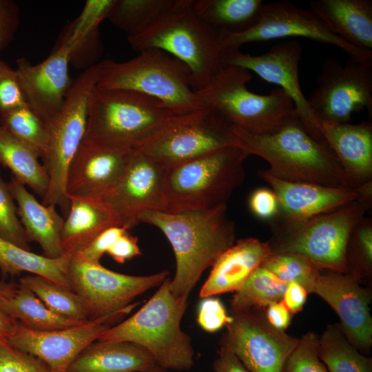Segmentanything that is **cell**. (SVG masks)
Segmentation results:
<instances>
[{"label": "cell", "instance_id": "obj_37", "mask_svg": "<svg viewBox=\"0 0 372 372\" xmlns=\"http://www.w3.org/2000/svg\"><path fill=\"white\" fill-rule=\"evenodd\" d=\"M176 0H116L108 20L128 36L141 33L168 12Z\"/></svg>", "mask_w": 372, "mask_h": 372}, {"label": "cell", "instance_id": "obj_31", "mask_svg": "<svg viewBox=\"0 0 372 372\" xmlns=\"http://www.w3.org/2000/svg\"><path fill=\"white\" fill-rule=\"evenodd\" d=\"M71 258L64 255L58 258H50L0 237V271L3 277L14 276L25 271L72 290L68 273Z\"/></svg>", "mask_w": 372, "mask_h": 372}, {"label": "cell", "instance_id": "obj_1", "mask_svg": "<svg viewBox=\"0 0 372 372\" xmlns=\"http://www.w3.org/2000/svg\"><path fill=\"white\" fill-rule=\"evenodd\" d=\"M140 220L159 229L172 245L176 272L170 287L177 298L187 300L202 273L235 243L227 205L208 211H147Z\"/></svg>", "mask_w": 372, "mask_h": 372}, {"label": "cell", "instance_id": "obj_6", "mask_svg": "<svg viewBox=\"0 0 372 372\" xmlns=\"http://www.w3.org/2000/svg\"><path fill=\"white\" fill-rule=\"evenodd\" d=\"M194 0H176L174 6L149 28L127 37L138 52L161 50L189 69L194 90L205 85L222 67L218 33L195 12Z\"/></svg>", "mask_w": 372, "mask_h": 372}, {"label": "cell", "instance_id": "obj_53", "mask_svg": "<svg viewBox=\"0 0 372 372\" xmlns=\"http://www.w3.org/2000/svg\"><path fill=\"white\" fill-rule=\"evenodd\" d=\"M17 322L0 310V338L6 339L11 335L16 329Z\"/></svg>", "mask_w": 372, "mask_h": 372}, {"label": "cell", "instance_id": "obj_33", "mask_svg": "<svg viewBox=\"0 0 372 372\" xmlns=\"http://www.w3.org/2000/svg\"><path fill=\"white\" fill-rule=\"evenodd\" d=\"M39 158L36 152L0 125V164L43 198L48 190L49 176Z\"/></svg>", "mask_w": 372, "mask_h": 372}, {"label": "cell", "instance_id": "obj_27", "mask_svg": "<svg viewBox=\"0 0 372 372\" xmlns=\"http://www.w3.org/2000/svg\"><path fill=\"white\" fill-rule=\"evenodd\" d=\"M68 198L69 211L64 218L61 231L64 255L72 257L87 247L105 229L121 226L100 198Z\"/></svg>", "mask_w": 372, "mask_h": 372}, {"label": "cell", "instance_id": "obj_35", "mask_svg": "<svg viewBox=\"0 0 372 372\" xmlns=\"http://www.w3.org/2000/svg\"><path fill=\"white\" fill-rule=\"evenodd\" d=\"M287 283L262 266L258 267L231 300L232 312L262 310L282 300Z\"/></svg>", "mask_w": 372, "mask_h": 372}, {"label": "cell", "instance_id": "obj_45", "mask_svg": "<svg viewBox=\"0 0 372 372\" xmlns=\"http://www.w3.org/2000/svg\"><path fill=\"white\" fill-rule=\"evenodd\" d=\"M231 318L228 316L223 303L213 296L203 298L197 313V322L202 329L214 333L228 324Z\"/></svg>", "mask_w": 372, "mask_h": 372}, {"label": "cell", "instance_id": "obj_28", "mask_svg": "<svg viewBox=\"0 0 372 372\" xmlns=\"http://www.w3.org/2000/svg\"><path fill=\"white\" fill-rule=\"evenodd\" d=\"M154 364L152 355L139 345L98 340L79 354L68 372H136Z\"/></svg>", "mask_w": 372, "mask_h": 372}, {"label": "cell", "instance_id": "obj_32", "mask_svg": "<svg viewBox=\"0 0 372 372\" xmlns=\"http://www.w3.org/2000/svg\"><path fill=\"white\" fill-rule=\"evenodd\" d=\"M262 0H194L196 14L217 32L240 33L259 21Z\"/></svg>", "mask_w": 372, "mask_h": 372}, {"label": "cell", "instance_id": "obj_19", "mask_svg": "<svg viewBox=\"0 0 372 372\" xmlns=\"http://www.w3.org/2000/svg\"><path fill=\"white\" fill-rule=\"evenodd\" d=\"M258 174L271 186L278 200V214L270 220L273 236L288 233L314 216L355 200L372 184L359 188L329 187L282 180L265 169Z\"/></svg>", "mask_w": 372, "mask_h": 372}, {"label": "cell", "instance_id": "obj_47", "mask_svg": "<svg viewBox=\"0 0 372 372\" xmlns=\"http://www.w3.org/2000/svg\"><path fill=\"white\" fill-rule=\"evenodd\" d=\"M19 10L10 0H0V52L13 39L19 25Z\"/></svg>", "mask_w": 372, "mask_h": 372}, {"label": "cell", "instance_id": "obj_16", "mask_svg": "<svg viewBox=\"0 0 372 372\" xmlns=\"http://www.w3.org/2000/svg\"><path fill=\"white\" fill-rule=\"evenodd\" d=\"M167 169L136 149L117 182L100 198L120 225L130 230L147 211H165V180Z\"/></svg>", "mask_w": 372, "mask_h": 372}, {"label": "cell", "instance_id": "obj_4", "mask_svg": "<svg viewBox=\"0 0 372 372\" xmlns=\"http://www.w3.org/2000/svg\"><path fill=\"white\" fill-rule=\"evenodd\" d=\"M168 277L134 314L107 329L99 340L127 342L145 349L156 364L167 370L187 371L194 364L190 337L180 323L187 300L172 292Z\"/></svg>", "mask_w": 372, "mask_h": 372}, {"label": "cell", "instance_id": "obj_12", "mask_svg": "<svg viewBox=\"0 0 372 372\" xmlns=\"http://www.w3.org/2000/svg\"><path fill=\"white\" fill-rule=\"evenodd\" d=\"M217 33L221 50L240 48L251 42L296 37L338 47L358 61H372V50L349 44L333 34L309 8H300L289 1L264 3L259 21L247 31Z\"/></svg>", "mask_w": 372, "mask_h": 372}, {"label": "cell", "instance_id": "obj_36", "mask_svg": "<svg viewBox=\"0 0 372 372\" xmlns=\"http://www.w3.org/2000/svg\"><path fill=\"white\" fill-rule=\"evenodd\" d=\"M18 283L33 292L55 313L77 320H89L83 300L74 291L37 275L22 276Z\"/></svg>", "mask_w": 372, "mask_h": 372}, {"label": "cell", "instance_id": "obj_50", "mask_svg": "<svg viewBox=\"0 0 372 372\" xmlns=\"http://www.w3.org/2000/svg\"><path fill=\"white\" fill-rule=\"evenodd\" d=\"M214 372H251L240 360L225 345L221 344L213 364Z\"/></svg>", "mask_w": 372, "mask_h": 372}, {"label": "cell", "instance_id": "obj_21", "mask_svg": "<svg viewBox=\"0 0 372 372\" xmlns=\"http://www.w3.org/2000/svg\"><path fill=\"white\" fill-rule=\"evenodd\" d=\"M70 48L55 45L51 54L39 64L24 58L16 61V72L27 103L48 123L61 110L72 85L68 73Z\"/></svg>", "mask_w": 372, "mask_h": 372}, {"label": "cell", "instance_id": "obj_5", "mask_svg": "<svg viewBox=\"0 0 372 372\" xmlns=\"http://www.w3.org/2000/svg\"><path fill=\"white\" fill-rule=\"evenodd\" d=\"M248 154L227 147L167 169L165 211H208L226 205L243 183Z\"/></svg>", "mask_w": 372, "mask_h": 372}, {"label": "cell", "instance_id": "obj_25", "mask_svg": "<svg viewBox=\"0 0 372 372\" xmlns=\"http://www.w3.org/2000/svg\"><path fill=\"white\" fill-rule=\"evenodd\" d=\"M16 201L17 215L23 227L28 242H37L43 256L58 258L64 256L61 231L64 218L58 214L56 206L40 203L25 185L13 176L8 183Z\"/></svg>", "mask_w": 372, "mask_h": 372}, {"label": "cell", "instance_id": "obj_22", "mask_svg": "<svg viewBox=\"0 0 372 372\" xmlns=\"http://www.w3.org/2000/svg\"><path fill=\"white\" fill-rule=\"evenodd\" d=\"M135 151L83 140L68 172V197L101 198L121 176Z\"/></svg>", "mask_w": 372, "mask_h": 372}, {"label": "cell", "instance_id": "obj_40", "mask_svg": "<svg viewBox=\"0 0 372 372\" xmlns=\"http://www.w3.org/2000/svg\"><path fill=\"white\" fill-rule=\"evenodd\" d=\"M9 185L0 175V237L30 250Z\"/></svg>", "mask_w": 372, "mask_h": 372}, {"label": "cell", "instance_id": "obj_7", "mask_svg": "<svg viewBox=\"0 0 372 372\" xmlns=\"http://www.w3.org/2000/svg\"><path fill=\"white\" fill-rule=\"evenodd\" d=\"M99 65L98 87L137 92L183 114L207 107L192 86L188 67L161 50L146 49L124 62L105 59Z\"/></svg>", "mask_w": 372, "mask_h": 372}, {"label": "cell", "instance_id": "obj_39", "mask_svg": "<svg viewBox=\"0 0 372 372\" xmlns=\"http://www.w3.org/2000/svg\"><path fill=\"white\" fill-rule=\"evenodd\" d=\"M282 281L296 282L309 293L322 271L307 258L293 253H273L261 265Z\"/></svg>", "mask_w": 372, "mask_h": 372}, {"label": "cell", "instance_id": "obj_15", "mask_svg": "<svg viewBox=\"0 0 372 372\" xmlns=\"http://www.w3.org/2000/svg\"><path fill=\"white\" fill-rule=\"evenodd\" d=\"M221 344L251 372H282L299 339L269 324L262 310L232 312Z\"/></svg>", "mask_w": 372, "mask_h": 372}, {"label": "cell", "instance_id": "obj_13", "mask_svg": "<svg viewBox=\"0 0 372 372\" xmlns=\"http://www.w3.org/2000/svg\"><path fill=\"white\" fill-rule=\"evenodd\" d=\"M318 86L307 99L318 122L347 123L352 115L366 109L372 114V61L349 57L344 65L325 59L316 78Z\"/></svg>", "mask_w": 372, "mask_h": 372}, {"label": "cell", "instance_id": "obj_30", "mask_svg": "<svg viewBox=\"0 0 372 372\" xmlns=\"http://www.w3.org/2000/svg\"><path fill=\"white\" fill-rule=\"evenodd\" d=\"M0 310L23 326L36 331L66 329L87 321L68 318L50 310L30 290L19 283L0 297Z\"/></svg>", "mask_w": 372, "mask_h": 372}, {"label": "cell", "instance_id": "obj_17", "mask_svg": "<svg viewBox=\"0 0 372 372\" xmlns=\"http://www.w3.org/2000/svg\"><path fill=\"white\" fill-rule=\"evenodd\" d=\"M137 304H131L112 315L62 329L36 331L17 322L14 333L6 340L17 349L42 360L51 372H68L70 364L85 347L98 340L107 329Z\"/></svg>", "mask_w": 372, "mask_h": 372}, {"label": "cell", "instance_id": "obj_44", "mask_svg": "<svg viewBox=\"0 0 372 372\" xmlns=\"http://www.w3.org/2000/svg\"><path fill=\"white\" fill-rule=\"evenodd\" d=\"M353 247L355 256L351 262L361 263V266L369 271L372 265V220L362 218L353 229L348 245Z\"/></svg>", "mask_w": 372, "mask_h": 372}, {"label": "cell", "instance_id": "obj_24", "mask_svg": "<svg viewBox=\"0 0 372 372\" xmlns=\"http://www.w3.org/2000/svg\"><path fill=\"white\" fill-rule=\"evenodd\" d=\"M273 250L270 242L255 238L238 240L225 251L212 265L199 296L205 298L236 291Z\"/></svg>", "mask_w": 372, "mask_h": 372}, {"label": "cell", "instance_id": "obj_52", "mask_svg": "<svg viewBox=\"0 0 372 372\" xmlns=\"http://www.w3.org/2000/svg\"><path fill=\"white\" fill-rule=\"evenodd\" d=\"M265 316L271 326L280 331L286 329L291 320V314L282 300L269 304Z\"/></svg>", "mask_w": 372, "mask_h": 372}, {"label": "cell", "instance_id": "obj_8", "mask_svg": "<svg viewBox=\"0 0 372 372\" xmlns=\"http://www.w3.org/2000/svg\"><path fill=\"white\" fill-rule=\"evenodd\" d=\"M251 72L237 66H223L195 92L209 107L233 126L254 134L271 133L295 111L289 94L278 87L262 95L247 87Z\"/></svg>", "mask_w": 372, "mask_h": 372}, {"label": "cell", "instance_id": "obj_14", "mask_svg": "<svg viewBox=\"0 0 372 372\" xmlns=\"http://www.w3.org/2000/svg\"><path fill=\"white\" fill-rule=\"evenodd\" d=\"M68 273L72 290L83 300L89 320L121 311L138 295L159 286L167 270L148 276H131L72 257Z\"/></svg>", "mask_w": 372, "mask_h": 372}, {"label": "cell", "instance_id": "obj_29", "mask_svg": "<svg viewBox=\"0 0 372 372\" xmlns=\"http://www.w3.org/2000/svg\"><path fill=\"white\" fill-rule=\"evenodd\" d=\"M106 19L105 7L87 0L79 17L63 28L56 45L70 48V63L74 68L85 70L99 63L103 53L99 25Z\"/></svg>", "mask_w": 372, "mask_h": 372}, {"label": "cell", "instance_id": "obj_49", "mask_svg": "<svg viewBox=\"0 0 372 372\" xmlns=\"http://www.w3.org/2000/svg\"><path fill=\"white\" fill-rule=\"evenodd\" d=\"M107 254L116 262L122 264L141 255V251L138 245V238L126 231L116 240Z\"/></svg>", "mask_w": 372, "mask_h": 372}, {"label": "cell", "instance_id": "obj_20", "mask_svg": "<svg viewBox=\"0 0 372 372\" xmlns=\"http://www.w3.org/2000/svg\"><path fill=\"white\" fill-rule=\"evenodd\" d=\"M311 293L326 301L338 314L340 326L358 349L369 351L372 344V318L369 292L352 275L322 270Z\"/></svg>", "mask_w": 372, "mask_h": 372}, {"label": "cell", "instance_id": "obj_2", "mask_svg": "<svg viewBox=\"0 0 372 372\" xmlns=\"http://www.w3.org/2000/svg\"><path fill=\"white\" fill-rule=\"evenodd\" d=\"M233 132L238 146L248 156L265 160L269 165L265 170L279 179L353 187L327 143L316 138L295 111L271 133L254 134L234 126Z\"/></svg>", "mask_w": 372, "mask_h": 372}, {"label": "cell", "instance_id": "obj_10", "mask_svg": "<svg viewBox=\"0 0 372 372\" xmlns=\"http://www.w3.org/2000/svg\"><path fill=\"white\" fill-rule=\"evenodd\" d=\"M99 75V62L79 74L72 81L61 110L48 123V144L42 159L49 176V187L42 203L59 206L64 218L70 207L66 192L68 172L85 137L89 98Z\"/></svg>", "mask_w": 372, "mask_h": 372}, {"label": "cell", "instance_id": "obj_34", "mask_svg": "<svg viewBox=\"0 0 372 372\" xmlns=\"http://www.w3.org/2000/svg\"><path fill=\"white\" fill-rule=\"evenodd\" d=\"M318 355L329 372H372V359L358 351L338 324L319 337Z\"/></svg>", "mask_w": 372, "mask_h": 372}, {"label": "cell", "instance_id": "obj_51", "mask_svg": "<svg viewBox=\"0 0 372 372\" xmlns=\"http://www.w3.org/2000/svg\"><path fill=\"white\" fill-rule=\"evenodd\" d=\"M307 291L296 282L287 283L282 301L291 315L300 311L306 302Z\"/></svg>", "mask_w": 372, "mask_h": 372}, {"label": "cell", "instance_id": "obj_54", "mask_svg": "<svg viewBox=\"0 0 372 372\" xmlns=\"http://www.w3.org/2000/svg\"><path fill=\"white\" fill-rule=\"evenodd\" d=\"M136 372H168V370L156 364L147 369Z\"/></svg>", "mask_w": 372, "mask_h": 372}, {"label": "cell", "instance_id": "obj_3", "mask_svg": "<svg viewBox=\"0 0 372 372\" xmlns=\"http://www.w3.org/2000/svg\"><path fill=\"white\" fill-rule=\"evenodd\" d=\"M182 115L145 94L96 85L89 98L83 140L114 148L137 149Z\"/></svg>", "mask_w": 372, "mask_h": 372}, {"label": "cell", "instance_id": "obj_41", "mask_svg": "<svg viewBox=\"0 0 372 372\" xmlns=\"http://www.w3.org/2000/svg\"><path fill=\"white\" fill-rule=\"evenodd\" d=\"M319 336L308 332L299 339L287 360L282 372H328L318 355Z\"/></svg>", "mask_w": 372, "mask_h": 372}, {"label": "cell", "instance_id": "obj_48", "mask_svg": "<svg viewBox=\"0 0 372 372\" xmlns=\"http://www.w3.org/2000/svg\"><path fill=\"white\" fill-rule=\"evenodd\" d=\"M249 205L252 213L259 218L271 220L278 214V200L272 189L259 188L251 194Z\"/></svg>", "mask_w": 372, "mask_h": 372}, {"label": "cell", "instance_id": "obj_9", "mask_svg": "<svg viewBox=\"0 0 372 372\" xmlns=\"http://www.w3.org/2000/svg\"><path fill=\"white\" fill-rule=\"evenodd\" d=\"M372 204V184L355 200L314 216L269 241L273 253L301 255L322 270L347 273L351 233Z\"/></svg>", "mask_w": 372, "mask_h": 372}, {"label": "cell", "instance_id": "obj_42", "mask_svg": "<svg viewBox=\"0 0 372 372\" xmlns=\"http://www.w3.org/2000/svg\"><path fill=\"white\" fill-rule=\"evenodd\" d=\"M0 372H51L48 365L34 355L23 352L0 338Z\"/></svg>", "mask_w": 372, "mask_h": 372}, {"label": "cell", "instance_id": "obj_38", "mask_svg": "<svg viewBox=\"0 0 372 372\" xmlns=\"http://www.w3.org/2000/svg\"><path fill=\"white\" fill-rule=\"evenodd\" d=\"M0 125L43 158L48 148V125L25 105L0 115Z\"/></svg>", "mask_w": 372, "mask_h": 372}, {"label": "cell", "instance_id": "obj_26", "mask_svg": "<svg viewBox=\"0 0 372 372\" xmlns=\"http://www.w3.org/2000/svg\"><path fill=\"white\" fill-rule=\"evenodd\" d=\"M310 10L334 34L357 48L372 50L371 0H316Z\"/></svg>", "mask_w": 372, "mask_h": 372}, {"label": "cell", "instance_id": "obj_23", "mask_svg": "<svg viewBox=\"0 0 372 372\" xmlns=\"http://www.w3.org/2000/svg\"><path fill=\"white\" fill-rule=\"evenodd\" d=\"M320 131L351 187L372 182V123L359 124L321 121Z\"/></svg>", "mask_w": 372, "mask_h": 372}, {"label": "cell", "instance_id": "obj_46", "mask_svg": "<svg viewBox=\"0 0 372 372\" xmlns=\"http://www.w3.org/2000/svg\"><path fill=\"white\" fill-rule=\"evenodd\" d=\"M126 231L128 230L122 226L111 227L103 231L87 247L72 257L86 262L99 263L103 255L107 253L116 240Z\"/></svg>", "mask_w": 372, "mask_h": 372}, {"label": "cell", "instance_id": "obj_18", "mask_svg": "<svg viewBox=\"0 0 372 372\" xmlns=\"http://www.w3.org/2000/svg\"><path fill=\"white\" fill-rule=\"evenodd\" d=\"M302 52L301 45L290 40L280 42L265 53L256 56L243 53L240 48L222 49L220 61L223 66L245 68L265 81L279 85L291 99L296 114L308 130L318 140L324 141L320 123L300 86L298 66Z\"/></svg>", "mask_w": 372, "mask_h": 372}, {"label": "cell", "instance_id": "obj_11", "mask_svg": "<svg viewBox=\"0 0 372 372\" xmlns=\"http://www.w3.org/2000/svg\"><path fill=\"white\" fill-rule=\"evenodd\" d=\"M230 146H238L233 125L207 107L179 116L137 149L167 169Z\"/></svg>", "mask_w": 372, "mask_h": 372}, {"label": "cell", "instance_id": "obj_43", "mask_svg": "<svg viewBox=\"0 0 372 372\" xmlns=\"http://www.w3.org/2000/svg\"><path fill=\"white\" fill-rule=\"evenodd\" d=\"M28 105L16 70L0 60V115Z\"/></svg>", "mask_w": 372, "mask_h": 372}, {"label": "cell", "instance_id": "obj_55", "mask_svg": "<svg viewBox=\"0 0 372 372\" xmlns=\"http://www.w3.org/2000/svg\"><path fill=\"white\" fill-rule=\"evenodd\" d=\"M13 283H7L4 281H0V297L6 294L12 287Z\"/></svg>", "mask_w": 372, "mask_h": 372}]
</instances>
